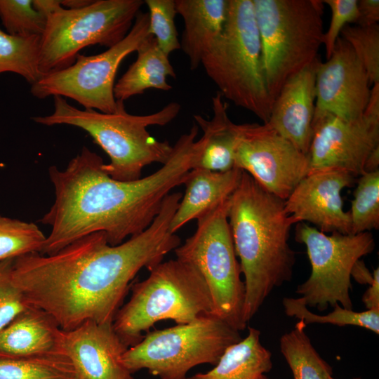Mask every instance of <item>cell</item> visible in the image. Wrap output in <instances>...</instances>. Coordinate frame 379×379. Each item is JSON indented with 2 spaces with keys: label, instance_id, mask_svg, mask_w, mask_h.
<instances>
[{
  "label": "cell",
  "instance_id": "obj_34",
  "mask_svg": "<svg viewBox=\"0 0 379 379\" xmlns=\"http://www.w3.org/2000/svg\"><path fill=\"white\" fill-rule=\"evenodd\" d=\"M13 260L0 261V330L32 306L14 281Z\"/></svg>",
  "mask_w": 379,
  "mask_h": 379
},
{
  "label": "cell",
  "instance_id": "obj_27",
  "mask_svg": "<svg viewBox=\"0 0 379 379\" xmlns=\"http://www.w3.org/2000/svg\"><path fill=\"white\" fill-rule=\"evenodd\" d=\"M282 304L287 316L294 317L305 325L318 323L339 326H357L379 333V309L355 312L336 304L333 312L327 314H317L309 310L300 298L285 297Z\"/></svg>",
  "mask_w": 379,
  "mask_h": 379
},
{
  "label": "cell",
  "instance_id": "obj_4",
  "mask_svg": "<svg viewBox=\"0 0 379 379\" xmlns=\"http://www.w3.org/2000/svg\"><path fill=\"white\" fill-rule=\"evenodd\" d=\"M54 111L47 116L34 117L36 124L52 126L69 125L86 131L109 157L103 171L113 179L133 181L141 178L144 167L152 163L164 164L173 146L152 137L147 127L165 126L179 114L180 105L171 102L157 112L145 115L127 112L124 101L117 100L115 110L104 113L79 109L61 96H54Z\"/></svg>",
  "mask_w": 379,
  "mask_h": 379
},
{
  "label": "cell",
  "instance_id": "obj_43",
  "mask_svg": "<svg viewBox=\"0 0 379 379\" xmlns=\"http://www.w3.org/2000/svg\"><path fill=\"white\" fill-rule=\"evenodd\" d=\"M353 379H362V378H354Z\"/></svg>",
  "mask_w": 379,
  "mask_h": 379
},
{
  "label": "cell",
  "instance_id": "obj_40",
  "mask_svg": "<svg viewBox=\"0 0 379 379\" xmlns=\"http://www.w3.org/2000/svg\"><path fill=\"white\" fill-rule=\"evenodd\" d=\"M379 166V147L375 148L368 156L365 167L364 172H373L378 170Z\"/></svg>",
  "mask_w": 379,
  "mask_h": 379
},
{
  "label": "cell",
  "instance_id": "obj_26",
  "mask_svg": "<svg viewBox=\"0 0 379 379\" xmlns=\"http://www.w3.org/2000/svg\"><path fill=\"white\" fill-rule=\"evenodd\" d=\"M41 36H13L0 29V74L16 73L31 85L39 80Z\"/></svg>",
  "mask_w": 379,
  "mask_h": 379
},
{
  "label": "cell",
  "instance_id": "obj_37",
  "mask_svg": "<svg viewBox=\"0 0 379 379\" xmlns=\"http://www.w3.org/2000/svg\"><path fill=\"white\" fill-rule=\"evenodd\" d=\"M362 296L366 310L379 309V268L373 270V280Z\"/></svg>",
  "mask_w": 379,
  "mask_h": 379
},
{
  "label": "cell",
  "instance_id": "obj_20",
  "mask_svg": "<svg viewBox=\"0 0 379 379\" xmlns=\"http://www.w3.org/2000/svg\"><path fill=\"white\" fill-rule=\"evenodd\" d=\"M211 106L213 117L210 119L194 115L203 135L194 142L192 169L227 171L234 168L238 124L230 119L227 105L218 91L211 98Z\"/></svg>",
  "mask_w": 379,
  "mask_h": 379
},
{
  "label": "cell",
  "instance_id": "obj_18",
  "mask_svg": "<svg viewBox=\"0 0 379 379\" xmlns=\"http://www.w3.org/2000/svg\"><path fill=\"white\" fill-rule=\"evenodd\" d=\"M320 61L317 59L283 86L266 123L306 155L313 134L316 70Z\"/></svg>",
  "mask_w": 379,
  "mask_h": 379
},
{
  "label": "cell",
  "instance_id": "obj_32",
  "mask_svg": "<svg viewBox=\"0 0 379 379\" xmlns=\"http://www.w3.org/2000/svg\"><path fill=\"white\" fill-rule=\"evenodd\" d=\"M340 36L352 48L365 68L371 85L379 83V25L360 27L347 25Z\"/></svg>",
  "mask_w": 379,
  "mask_h": 379
},
{
  "label": "cell",
  "instance_id": "obj_24",
  "mask_svg": "<svg viewBox=\"0 0 379 379\" xmlns=\"http://www.w3.org/2000/svg\"><path fill=\"white\" fill-rule=\"evenodd\" d=\"M248 335L229 347L215 367L185 379H261L272 368V353L260 342V331L248 327Z\"/></svg>",
  "mask_w": 379,
  "mask_h": 379
},
{
  "label": "cell",
  "instance_id": "obj_21",
  "mask_svg": "<svg viewBox=\"0 0 379 379\" xmlns=\"http://www.w3.org/2000/svg\"><path fill=\"white\" fill-rule=\"evenodd\" d=\"M242 170L234 167L227 171L201 168L190 170L184 182L185 192L170 225L175 233L192 220H197L228 199L237 188Z\"/></svg>",
  "mask_w": 379,
  "mask_h": 379
},
{
  "label": "cell",
  "instance_id": "obj_6",
  "mask_svg": "<svg viewBox=\"0 0 379 379\" xmlns=\"http://www.w3.org/2000/svg\"><path fill=\"white\" fill-rule=\"evenodd\" d=\"M147 279L131 286V296L117 312L112 326L128 347L140 343L143 332L162 320L187 324L211 314L208 287L193 266L178 259L161 262Z\"/></svg>",
  "mask_w": 379,
  "mask_h": 379
},
{
  "label": "cell",
  "instance_id": "obj_5",
  "mask_svg": "<svg viewBox=\"0 0 379 379\" xmlns=\"http://www.w3.org/2000/svg\"><path fill=\"white\" fill-rule=\"evenodd\" d=\"M201 65L223 98L252 112L264 124L268 121L273 101L265 85L253 0H228L222 32Z\"/></svg>",
  "mask_w": 379,
  "mask_h": 379
},
{
  "label": "cell",
  "instance_id": "obj_8",
  "mask_svg": "<svg viewBox=\"0 0 379 379\" xmlns=\"http://www.w3.org/2000/svg\"><path fill=\"white\" fill-rule=\"evenodd\" d=\"M242 339L239 331L212 314L147 333L121 361L134 373L147 369L160 379H185L193 367L215 365L225 350Z\"/></svg>",
  "mask_w": 379,
  "mask_h": 379
},
{
  "label": "cell",
  "instance_id": "obj_9",
  "mask_svg": "<svg viewBox=\"0 0 379 379\" xmlns=\"http://www.w3.org/2000/svg\"><path fill=\"white\" fill-rule=\"evenodd\" d=\"M230 197L197 219L194 233L174 252L176 259L193 266L203 277L211 295V314L241 331L247 326L245 285L228 222Z\"/></svg>",
  "mask_w": 379,
  "mask_h": 379
},
{
  "label": "cell",
  "instance_id": "obj_13",
  "mask_svg": "<svg viewBox=\"0 0 379 379\" xmlns=\"http://www.w3.org/2000/svg\"><path fill=\"white\" fill-rule=\"evenodd\" d=\"M307 153L309 173L324 170L361 175L371 152L379 147V83L371 88L363 115L347 121L326 112H314Z\"/></svg>",
  "mask_w": 379,
  "mask_h": 379
},
{
  "label": "cell",
  "instance_id": "obj_19",
  "mask_svg": "<svg viewBox=\"0 0 379 379\" xmlns=\"http://www.w3.org/2000/svg\"><path fill=\"white\" fill-rule=\"evenodd\" d=\"M67 355L63 331L45 311L31 306L0 330V359Z\"/></svg>",
  "mask_w": 379,
  "mask_h": 379
},
{
  "label": "cell",
  "instance_id": "obj_31",
  "mask_svg": "<svg viewBox=\"0 0 379 379\" xmlns=\"http://www.w3.org/2000/svg\"><path fill=\"white\" fill-rule=\"evenodd\" d=\"M0 18L6 33L18 36H41L46 25L32 0H0Z\"/></svg>",
  "mask_w": 379,
  "mask_h": 379
},
{
  "label": "cell",
  "instance_id": "obj_25",
  "mask_svg": "<svg viewBox=\"0 0 379 379\" xmlns=\"http://www.w3.org/2000/svg\"><path fill=\"white\" fill-rule=\"evenodd\" d=\"M306 325L300 320L294 328L280 338V350L293 379H329L333 369L317 352L307 335Z\"/></svg>",
  "mask_w": 379,
  "mask_h": 379
},
{
  "label": "cell",
  "instance_id": "obj_12",
  "mask_svg": "<svg viewBox=\"0 0 379 379\" xmlns=\"http://www.w3.org/2000/svg\"><path fill=\"white\" fill-rule=\"evenodd\" d=\"M149 35L148 13L140 11L129 32L120 42L97 55L78 54L73 65L42 75L31 85V93L39 99L69 98L84 109L112 113L117 106L114 88L118 68Z\"/></svg>",
  "mask_w": 379,
  "mask_h": 379
},
{
  "label": "cell",
  "instance_id": "obj_39",
  "mask_svg": "<svg viewBox=\"0 0 379 379\" xmlns=\"http://www.w3.org/2000/svg\"><path fill=\"white\" fill-rule=\"evenodd\" d=\"M351 276H352L357 282L361 284H371L373 280V275H371L369 271L361 260H359L355 264Z\"/></svg>",
  "mask_w": 379,
  "mask_h": 379
},
{
  "label": "cell",
  "instance_id": "obj_11",
  "mask_svg": "<svg viewBox=\"0 0 379 379\" xmlns=\"http://www.w3.org/2000/svg\"><path fill=\"white\" fill-rule=\"evenodd\" d=\"M295 238L305 245L312 267L309 278L295 290L302 302L320 312L336 304L352 310L351 274L357 262L373 251V234L365 232L327 235L316 227L299 222Z\"/></svg>",
  "mask_w": 379,
  "mask_h": 379
},
{
  "label": "cell",
  "instance_id": "obj_28",
  "mask_svg": "<svg viewBox=\"0 0 379 379\" xmlns=\"http://www.w3.org/2000/svg\"><path fill=\"white\" fill-rule=\"evenodd\" d=\"M0 379H77L67 355L0 359Z\"/></svg>",
  "mask_w": 379,
  "mask_h": 379
},
{
  "label": "cell",
  "instance_id": "obj_3",
  "mask_svg": "<svg viewBox=\"0 0 379 379\" xmlns=\"http://www.w3.org/2000/svg\"><path fill=\"white\" fill-rule=\"evenodd\" d=\"M227 218L244 277V319L248 324L272 291L292 279L295 253L288 239L293 222L284 200L244 171L230 197Z\"/></svg>",
  "mask_w": 379,
  "mask_h": 379
},
{
  "label": "cell",
  "instance_id": "obj_23",
  "mask_svg": "<svg viewBox=\"0 0 379 379\" xmlns=\"http://www.w3.org/2000/svg\"><path fill=\"white\" fill-rule=\"evenodd\" d=\"M136 52V60L114 85L117 100L124 102L148 89L167 91L172 88L167 78H175V72L168 55L160 49L154 36L149 35Z\"/></svg>",
  "mask_w": 379,
  "mask_h": 379
},
{
  "label": "cell",
  "instance_id": "obj_38",
  "mask_svg": "<svg viewBox=\"0 0 379 379\" xmlns=\"http://www.w3.org/2000/svg\"><path fill=\"white\" fill-rule=\"evenodd\" d=\"M33 7L47 18L61 6L60 0H32Z\"/></svg>",
  "mask_w": 379,
  "mask_h": 379
},
{
  "label": "cell",
  "instance_id": "obj_1",
  "mask_svg": "<svg viewBox=\"0 0 379 379\" xmlns=\"http://www.w3.org/2000/svg\"><path fill=\"white\" fill-rule=\"evenodd\" d=\"M179 198L167 196L150 226L117 246L102 232L86 235L53 255L13 260V279L29 305L64 331L92 321L113 323L138 272L149 271L180 245L170 225Z\"/></svg>",
  "mask_w": 379,
  "mask_h": 379
},
{
  "label": "cell",
  "instance_id": "obj_35",
  "mask_svg": "<svg viewBox=\"0 0 379 379\" xmlns=\"http://www.w3.org/2000/svg\"><path fill=\"white\" fill-rule=\"evenodd\" d=\"M322 1L328 6L331 12L328 28L323 36V45L327 60L331 56L344 27L352 23L355 24L358 14L357 0H324Z\"/></svg>",
  "mask_w": 379,
  "mask_h": 379
},
{
  "label": "cell",
  "instance_id": "obj_29",
  "mask_svg": "<svg viewBox=\"0 0 379 379\" xmlns=\"http://www.w3.org/2000/svg\"><path fill=\"white\" fill-rule=\"evenodd\" d=\"M46 238L33 222L0 215V261L40 253Z\"/></svg>",
  "mask_w": 379,
  "mask_h": 379
},
{
  "label": "cell",
  "instance_id": "obj_7",
  "mask_svg": "<svg viewBox=\"0 0 379 379\" xmlns=\"http://www.w3.org/2000/svg\"><path fill=\"white\" fill-rule=\"evenodd\" d=\"M265 85L273 102L283 86L319 59L321 0H253Z\"/></svg>",
  "mask_w": 379,
  "mask_h": 379
},
{
  "label": "cell",
  "instance_id": "obj_44",
  "mask_svg": "<svg viewBox=\"0 0 379 379\" xmlns=\"http://www.w3.org/2000/svg\"><path fill=\"white\" fill-rule=\"evenodd\" d=\"M329 379H335V378H333V377H331Z\"/></svg>",
  "mask_w": 379,
  "mask_h": 379
},
{
  "label": "cell",
  "instance_id": "obj_33",
  "mask_svg": "<svg viewBox=\"0 0 379 379\" xmlns=\"http://www.w3.org/2000/svg\"><path fill=\"white\" fill-rule=\"evenodd\" d=\"M144 4L148 8L149 34L160 49L167 55L180 49L175 24V0H145Z\"/></svg>",
  "mask_w": 379,
  "mask_h": 379
},
{
  "label": "cell",
  "instance_id": "obj_2",
  "mask_svg": "<svg viewBox=\"0 0 379 379\" xmlns=\"http://www.w3.org/2000/svg\"><path fill=\"white\" fill-rule=\"evenodd\" d=\"M195 124L173 146L168 160L152 174L133 181L113 179L101 157L84 147L65 170L48 168L55 201L39 222L51 227L41 255H53L86 235L102 232L111 246L147 229L172 189L192 169Z\"/></svg>",
  "mask_w": 379,
  "mask_h": 379
},
{
  "label": "cell",
  "instance_id": "obj_30",
  "mask_svg": "<svg viewBox=\"0 0 379 379\" xmlns=\"http://www.w3.org/2000/svg\"><path fill=\"white\" fill-rule=\"evenodd\" d=\"M351 210V234L379 228V170L360 175L354 192Z\"/></svg>",
  "mask_w": 379,
  "mask_h": 379
},
{
  "label": "cell",
  "instance_id": "obj_17",
  "mask_svg": "<svg viewBox=\"0 0 379 379\" xmlns=\"http://www.w3.org/2000/svg\"><path fill=\"white\" fill-rule=\"evenodd\" d=\"M63 343L77 379H135L122 363L128 347L115 333L112 323L88 321L63 331Z\"/></svg>",
  "mask_w": 379,
  "mask_h": 379
},
{
  "label": "cell",
  "instance_id": "obj_14",
  "mask_svg": "<svg viewBox=\"0 0 379 379\" xmlns=\"http://www.w3.org/2000/svg\"><path fill=\"white\" fill-rule=\"evenodd\" d=\"M234 160V167L284 201L310 171L307 155L267 124H238Z\"/></svg>",
  "mask_w": 379,
  "mask_h": 379
},
{
  "label": "cell",
  "instance_id": "obj_15",
  "mask_svg": "<svg viewBox=\"0 0 379 379\" xmlns=\"http://www.w3.org/2000/svg\"><path fill=\"white\" fill-rule=\"evenodd\" d=\"M365 68L340 36L331 56L316 70L314 112H326L347 121L361 117L371 97Z\"/></svg>",
  "mask_w": 379,
  "mask_h": 379
},
{
  "label": "cell",
  "instance_id": "obj_41",
  "mask_svg": "<svg viewBox=\"0 0 379 379\" xmlns=\"http://www.w3.org/2000/svg\"><path fill=\"white\" fill-rule=\"evenodd\" d=\"M93 0H60L61 6L67 9H79L89 5Z\"/></svg>",
  "mask_w": 379,
  "mask_h": 379
},
{
  "label": "cell",
  "instance_id": "obj_42",
  "mask_svg": "<svg viewBox=\"0 0 379 379\" xmlns=\"http://www.w3.org/2000/svg\"><path fill=\"white\" fill-rule=\"evenodd\" d=\"M261 379H269L267 377H266L265 375L261 378Z\"/></svg>",
  "mask_w": 379,
  "mask_h": 379
},
{
  "label": "cell",
  "instance_id": "obj_22",
  "mask_svg": "<svg viewBox=\"0 0 379 379\" xmlns=\"http://www.w3.org/2000/svg\"><path fill=\"white\" fill-rule=\"evenodd\" d=\"M175 4L184 23L180 49L194 70L222 32L228 0H175Z\"/></svg>",
  "mask_w": 379,
  "mask_h": 379
},
{
  "label": "cell",
  "instance_id": "obj_10",
  "mask_svg": "<svg viewBox=\"0 0 379 379\" xmlns=\"http://www.w3.org/2000/svg\"><path fill=\"white\" fill-rule=\"evenodd\" d=\"M145 4L142 0H93L79 9L60 6L46 19L41 36L39 68L42 75L66 68L91 45L107 48L129 32Z\"/></svg>",
  "mask_w": 379,
  "mask_h": 379
},
{
  "label": "cell",
  "instance_id": "obj_36",
  "mask_svg": "<svg viewBox=\"0 0 379 379\" xmlns=\"http://www.w3.org/2000/svg\"><path fill=\"white\" fill-rule=\"evenodd\" d=\"M357 18L355 25L370 27L379 21V0H357Z\"/></svg>",
  "mask_w": 379,
  "mask_h": 379
},
{
  "label": "cell",
  "instance_id": "obj_16",
  "mask_svg": "<svg viewBox=\"0 0 379 379\" xmlns=\"http://www.w3.org/2000/svg\"><path fill=\"white\" fill-rule=\"evenodd\" d=\"M353 178L339 170L309 173L284 201L285 211L293 224L309 222L325 234H350V214L343 209L341 192Z\"/></svg>",
  "mask_w": 379,
  "mask_h": 379
}]
</instances>
